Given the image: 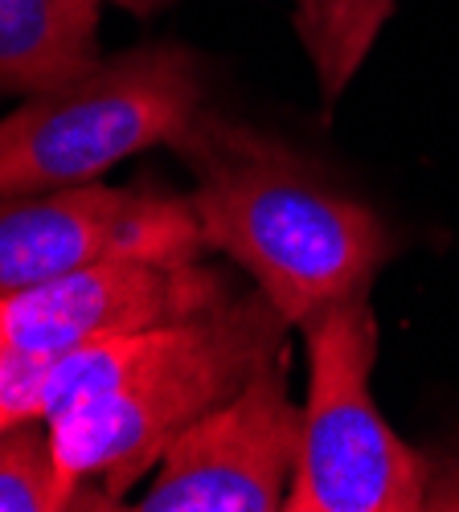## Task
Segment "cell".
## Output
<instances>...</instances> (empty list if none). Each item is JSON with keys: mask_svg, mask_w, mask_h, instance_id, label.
<instances>
[{"mask_svg": "<svg viewBox=\"0 0 459 512\" xmlns=\"http://www.w3.org/2000/svg\"><path fill=\"white\" fill-rule=\"evenodd\" d=\"M423 512H459V451H447V455H435L431 459L427 492H423Z\"/></svg>", "mask_w": 459, "mask_h": 512, "instance_id": "obj_12", "label": "cell"}, {"mask_svg": "<svg viewBox=\"0 0 459 512\" xmlns=\"http://www.w3.org/2000/svg\"><path fill=\"white\" fill-rule=\"evenodd\" d=\"M173 148L197 177L189 201L205 250L242 267L291 328L369 291L394 254L378 213L259 127L201 107Z\"/></svg>", "mask_w": 459, "mask_h": 512, "instance_id": "obj_2", "label": "cell"}, {"mask_svg": "<svg viewBox=\"0 0 459 512\" xmlns=\"http://www.w3.org/2000/svg\"><path fill=\"white\" fill-rule=\"evenodd\" d=\"M234 295V279L201 259H103L0 300V345L62 357L91 340L193 320Z\"/></svg>", "mask_w": 459, "mask_h": 512, "instance_id": "obj_7", "label": "cell"}, {"mask_svg": "<svg viewBox=\"0 0 459 512\" xmlns=\"http://www.w3.org/2000/svg\"><path fill=\"white\" fill-rule=\"evenodd\" d=\"M78 508L66 484L46 418L0 431V512H62Z\"/></svg>", "mask_w": 459, "mask_h": 512, "instance_id": "obj_10", "label": "cell"}, {"mask_svg": "<svg viewBox=\"0 0 459 512\" xmlns=\"http://www.w3.org/2000/svg\"><path fill=\"white\" fill-rule=\"evenodd\" d=\"M115 5L128 9V13H136V17H152V13H160V9L177 5V0H115Z\"/></svg>", "mask_w": 459, "mask_h": 512, "instance_id": "obj_13", "label": "cell"}, {"mask_svg": "<svg viewBox=\"0 0 459 512\" xmlns=\"http://www.w3.org/2000/svg\"><path fill=\"white\" fill-rule=\"evenodd\" d=\"M308 340V398L287 512H423L431 459L414 451L373 402L378 324L369 291L300 324Z\"/></svg>", "mask_w": 459, "mask_h": 512, "instance_id": "obj_4", "label": "cell"}, {"mask_svg": "<svg viewBox=\"0 0 459 512\" xmlns=\"http://www.w3.org/2000/svg\"><path fill=\"white\" fill-rule=\"evenodd\" d=\"M50 373H54V357L0 345V431L17 422L46 418Z\"/></svg>", "mask_w": 459, "mask_h": 512, "instance_id": "obj_11", "label": "cell"}, {"mask_svg": "<svg viewBox=\"0 0 459 512\" xmlns=\"http://www.w3.org/2000/svg\"><path fill=\"white\" fill-rule=\"evenodd\" d=\"M201 107V62L177 41L99 58L0 119V197L95 185L119 160L173 148Z\"/></svg>", "mask_w": 459, "mask_h": 512, "instance_id": "obj_3", "label": "cell"}, {"mask_svg": "<svg viewBox=\"0 0 459 512\" xmlns=\"http://www.w3.org/2000/svg\"><path fill=\"white\" fill-rule=\"evenodd\" d=\"M287 332L291 324L255 287L193 320L54 357L46 422L78 508H119L201 414L287 345Z\"/></svg>", "mask_w": 459, "mask_h": 512, "instance_id": "obj_1", "label": "cell"}, {"mask_svg": "<svg viewBox=\"0 0 459 512\" xmlns=\"http://www.w3.org/2000/svg\"><path fill=\"white\" fill-rule=\"evenodd\" d=\"M103 0H0V95H41L99 62Z\"/></svg>", "mask_w": 459, "mask_h": 512, "instance_id": "obj_8", "label": "cell"}, {"mask_svg": "<svg viewBox=\"0 0 459 512\" xmlns=\"http://www.w3.org/2000/svg\"><path fill=\"white\" fill-rule=\"evenodd\" d=\"M201 254L193 201L169 189L95 181L0 197V300L103 259L193 263Z\"/></svg>", "mask_w": 459, "mask_h": 512, "instance_id": "obj_5", "label": "cell"}, {"mask_svg": "<svg viewBox=\"0 0 459 512\" xmlns=\"http://www.w3.org/2000/svg\"><path fill=\"white\" fill-rule=\"evenodd\" d=\"M283 345L238 394L201 414L156 463L140 512H275L300 455V406L287 390Z\"/></svg>", "mask_w": 459, "mask_h": 512, "instance_id": "obj_6", "label": "cell"}, {"mask_svg": "<svg viewBox=\"0 0 459 512\" xmlns=\"http://www.w3.org/2000/svg\"><path fill=\"white\" fill-rule=\"evenodd\" d=\"M390 13L394 0H296V29L328 99L341 95Z\"/></svg>", "mask_w": 459, "mask_h": 512, "instance_id": "obj_9", "label": "cell"}]
</instances>
